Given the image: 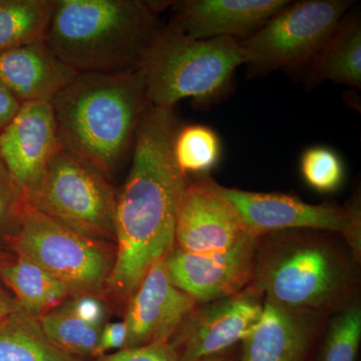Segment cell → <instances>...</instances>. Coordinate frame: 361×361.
<instances>
[{
  "instance_id": "cell-18",
  "label": "cell",
  "mask_w": 361,
  "mask_h": 361,
  "mask_svg": "<svg viewBox=\"0 0 361 361\" xmlns=\"http://www.w3.org/2000/svg\"><path fill=\"white\" fill-rule=\"evenodd\" d=\"M324 80L361 87V23L345 16L322 51L310 61L308 85Z\"/></svg>"
},
{
  "instance_id": "cell-32",
  "label": "cell",
  "mask_w": 361,
  "mask_h": 361,
  "mask_svg": "<svg viewBox=\"0 0 361 361\" xmlns=\"http://www.w3.org/2000/svg\"><path fill=\"white\" fill-rule=\"evenodd\" d=\"M197 361H240L239 348L230 349L224 353H217L206 357L200 358Z\"/></svg>"
},
{
  "instance_id": "cell-24",
  "label": "cell",
  "mask_w": 361,
  "mask_h": 361,
  "mask_svg": "<svg viewBox=\"0 0 361 361\" xmlns=\"http://www.w3.org/2000/svg\"><path fill=\"white\" fill-rule=\"evenodd\" d=\"M47 337L66 353L85 360L96 357L103 327L87 324L71 312L66 301L40 318Z\"/></svg>"
},
{
  "instance_id": "cell-26",
  "label": "cell",
  "mask_w": 361,
  "mask_h": 361,
  "mask_svg": "<svg viewBox=\"0 0 361 361\" xmlns=\"http://www.w3.org/2000/svg\"><path fill=\"white\" fill-rule=\"evenodd\" d=\"M27 210L25 192L0 157V250H6Z\"/></svg>"
},
{
  "instance_id": "cell-23",
  "label": "cell",
  "mask_w": 361,
  "mask_h": 361,
  "mask_svg": "<svg viewBox=\"0 0 361 361\" xmlns=\"http://www.w3.org/2000/svg\"><path fill=\"white\" fill-rule=\"evenodd\" d=\"M173 153L183 174L206 176L217 167L222 157V144L217 133L206 125L192 123L179 127Z\"/></svg>"
},
{
  "instance_id": "cell-12",
  "label": "cell",
  "mask_w": 361,
  "mask_h": 361,
  "mask_svg": "<svg viewBox=\"0 0 361 361\" xmlns=\"http://www.w3.org/2000/svg\"><path fill=\"white\" fill-rule=\"evenodd\" d=\"M256 237L247 234L230 250L195 254L173 247L165 257L172 283L197 303L238 293L253 282Z\"/></svg>"
},
{
  "instance_id": "cell-6",
  "label": "cell",
  "mask_w": 361,
  "mask_h": 361,
  "mask_svg": "<svg viewBox=\"0 0 361 361\" xmlns=\"http://www.w3.org/2000/svg\"><path fill=\"white\" fill-rule=\"evenodd\" d=\"M6 250L44 268L65 285L71 297L106 299V285L116 261L114 244L90 238L28 209L7 241Z\"/></svg>"
},
{
  "instance_id": "cell-22",
  "label": "cell",
  "mask_w": 361,
  "mask_h": 361,
  "mask_svg": "<svg viewBox=\"0 0 361 361\" xmlns=\"http://www.w3.org/2000/svg\"><path fill=\"white\" fill-rule=\"evenodd\" d=\"M361 343V299L330 315L312 361H358Z\"/></svg>"
},
{
  "instance_id": "cell-8",
  "label": "cell",
  "mask_w": 361,
  "mask_h": 361,
  "mask_svg": "<svg viewBox=\"0 0 361 361\" xmlns=\"http://www.w3.org/2000/svg\"><path fill=\"white\" fill-rule=\"evenodd\" d=\"M350 0L289 2L262 27L240 40L251 77L310 63L331 39Z\"/></svg>"
},
{
  "instance_id": "cell-15",
  "label": "cell",
  "mask_w": 361,
  "mask_h": 361,
  "mask_svg": "<svg viewBox=\"0 0 361 361\" xmlns=\"http://www.w3.org/2000/svg\"><path fill=\"white\" fill-rule=\"evenodd\" d=\"M327 318L265 298L258 322L240 343V361H312Z\"/></svg>"
},
{
  "instance_id": "cell-13",
  "label": "cell",
  "mask_w": 361,
  "mask_h": 361,
  "mask_svg": "<svg viewBox=\"0 0 361 361\" xmlns=\"http://www.w3.org/2000/svg\"><path fill=\"white\" fill-rule=\"evenodd\" d=\"M196 304L191 296L172 283L165 258L157 261L126 303L125 348L170 341Z\"/></svg>"
},
{
  "instance_id": "cell-19",
  "label": "cell",
  "mask_w": 361,
  "mask_h": 361,
  "mask_svg": "<svg viewBox=\"0 0 361 361\" xmlns=\"http://www.w3.org/2000/svg\"><path fill=\"white\" fill-rule=\"evenodd\" d=\"M0 279L23 310L35 319H40L71 297L65 285L23 256L16 255L13 262L0 270Z\"/></svg>"
},
{
  "instance_id": "cell-27",
  "label": "cell",
  "mask_w": 361,
  "mask_h": 361,
  "mask_svg": "<svg viewBox=\"0 0 361 361\" xmlns=\"http://www.w3.org/2000/svg\"><path fill=\"white\" fill-rule=\"evenodd\" d=\"M90 361H179L170 342H159L140 348H123Z\"/></svg>"
},
{
  "instance_id": "cell-4",
  "label": "cell",
  "mask_w": 361,
  "mask_h": 361,
  "mask_svg": "<svg viewBox=\"0 0 361 361\" xmlns=\"http://www.w3.org/2000/svg\"><path fill=\"white\" fill-rule=\"evenodd\" d=\"M160 4L56 0L44 40L78 75L139 70L161 28Z\"/></svg>"
},
{
  "instance_id": "cell-17",
  "label": "cell",
  "mask_w": 361,
  "mask_h": 361,
  "mask_svg": "<svg viewBox=\"0 0 361 361\" xmlns=\"http://www.w3.org/2000/svg\"><path fill=\"white\" fill-rule=\"evenodd\" d=\"M78 75L44 39L0 51V80L21 104H51Z\"/></svg>"
},
{
  "instance_id": "cell-3",
  "label": "cell",
  "mask_w": 361,
  "mask_h": 361,
  "mask_svg": "<svg viewBox=\"0 0 361 361\" xmlns=\"http://www.w3.org/2000/svg\"><path fill=\"white\" fill-rule=\"evenodd\" d=\"M51 104L61 149L109 179L132 155L149 104L141 68L78 75Z\"/></svg>"
},
{
  "instance_id": "cell-16",
  "label": "cell",
  "mask_w": 361,
  "mask_h": 361,
  "mask_svg": "<svg viewBox=\"0 0 361 361\" xmlns=\"http://www.w3.org/2000/svg\"><path fill=\"white\" fill-rule=\"evenodd\" d=\"M288 0H183L173 2L170 26L196 39L243 40L267 23Z\"/></svg>"
},
{
  "instance_id": "cell-5",
  "label": "cell",
  "mask_w": 361,
  "mask_h": 361,
  "mask_svg": "<svg viewBox=\"0 0 361 361\" xmlns=\"http://www.w3.org/2000/svg\"><path fill=\"white\" fill-rule=\"evenodd\" d=\"M243 65L240 40L196 39L167 26L161 28L141 70L149 104L173 110L188 97L203 106L221 101Z\"/></svg>"
},
{
  "instance_id": "cell-7",
  "label": "cell",
  "mask_w": 361,
  "mask_h": 361,
  "mask_svg": "<svg viewBox=\"0 0 361 361\" xmlns=\"http://www.w3.org/2000/svg\"><path fill=\"white\" fill-rule=\"evenodd\" d=\"M26 201L28 209L115 245L116 193L110 180L63 149Z\"/></svg>"
},
{
  "instance_id": "cell-2",
  "label": "cell",
  "mask_w": 361,
  "mask_h": 361,
  "mask_svg": "<svg viewBox=\"0 0 361 361\" xmlns=\"http://www.w3.org/2000/svg\"><path fill=\"white\" fill-rule=\"evenodd\" d=\"M360 262L334 233H272L257 240L252 284L288 310L329 317L360 297Z\"/></svg>"
},
{
  "instance_id": "cell-29",
  "label": "cell",
  "mask_w": 361,
  "mask_h": 361,
  "mask_svg": "<svg viewBox=\"0 0 361 361\" xmlns=\"http://www.w3.org/2000/svg\"><path fill=\"white\" fill-rule=\"evenodd\" d=\"M127 342V327L125 322H106L102 329L96 357L108 355L111 350L125 348Z\"/></svg>"
},
{
  "instance_id": "cell-10",
  "label": "cell",
  "mask_w": 361,
  "mask_h": 361,
  "mask_svg": "<svg viewBox=\"0 0 361 361\" xmlns=\"http://www.w3.org/2000/svg\"><path fill=\"white\" fill-rule=\"evenodd\" d=\"M264 294L251 284L233 295L197 303L171 337L179 361L237 348L262 314Z\"/></svg>"
},
{
  "instance_id": "cell-1",
  "label": "cell",
  "mask_w": 361,
  "mask_h": 361,
  "mask_svg": "<svg viewBox=\"0 0 361 361\" xmlns=\"http://www.w3.org/2000/svg\"><path fill=\"white\" fill-rule=\"evenodd\" d=\"M179 129L173 110L149 104L140 123L129 174L116 194V261L106 299L126 303L149 268L175 245L178 208L189 177L176 164Z\"/></svg>"
},
{
  "instance_id": "cell-30",
  "label": "cell",
  "mask_w": 361,
  "mask_h": 361,
  "mask_svg": "<svg viewBox=\"0 0 361 361\" xmlns=\"http://www.w3.org/2000/svg\"><path fill=\"white\" fill-rule=\"evenodd\" d=\"M21 104L0 80V132L13 121L20 111Z\"/></svg>"
},
{
  "instance_id": "cell-25",
  "label": "cell",
  "mask_w": 361,
  "mask_h": 361,
  "mask_svg": "<svg viewBox=\"0 0 361 361\" xmlns=\"http://www.w3.org/2000/svg\"><path fill=\"white\" fill-rule=\"evenodd\" d=\"M301 177L319 194L336 193L345 180V166L334 149L324 146L307 148L301 155Z\"/></svg>"
},
{
  "instance_id": "cell-21",
  "label": "cell",
  "mask_w": 361,
  "mask_h": 361,
  "mask_svg": "<svg viewBox=\"0 0 361 361\" xmlns=\"http://www.w3.org/2000/svg\"><path fill=\"white\" fill-rule=\"evenodd\" d=\"M56 0H0V51L44 39Z\"/></svg>"
},
{
  "instance_id": "cell-14",
  "label": "cell",
  "mask_w": 361,
  "mask_h": 361,
  "mask_svg": "<svg viewBox=\"0 0 361 361\" xmlns=\"http://www.w3.org/2000/svg\"><path fill=\"white\" fill-rule=\"evenodd\" d=\"M61 149L49 103H23L13 121L0 132V157L26 197Z\"/></svg>"
},
{
  "instance_id": "cell-11",
  "label": "cell",
  "mask_w": 361,
  "mask_h": 361,
  "mask_svg": "<svg viewBox=\"0 0 361 361\" xmlns=\"http://www.w3.org/2000/svg\"><path fill=\"white\" fill-rule=\"evenodd\" d=\"M247 235L236 208L208 176L188 180L178 208L175 245L195 254L222 253Z\"/></svg>"
},
{
  "instance_id": "cell-9",
  "label": "cell",
  "mask_w": 361,
  "mask_h": 361,
  "mask_svg": "<svg viewBox=\"0 0 361 361\" xmlns=\"http://www.w3.org/2000/svg\"><path fill=\"white\" fill-rule=\"evenodd\" d=\"M236 208L247 234L259 237L286 230H317L339 235L361 259V200L343 206L306 203L293 195L243 191L221 186Z\"/></svg>"
},
{
  "instance_id": "cell-28",
  "label": "cell",
  "mask_w": 361,
  "mask_h": 361,
  "mask_svg": "<svg viewBox=\"0 0 361 361\" xmlns=\"http://www.w3.org/2000/svg\"><path fill=\"white\" fill-rule=\"evenodd\" d=\"M66 303L73 314L87 324L103 327L106 322H109L110 308L108 306V301L102 297L73 296L66 299Z\"/></svg>"
},
{
  "instance_id": "cell-31",
  "label": "cell",
  "mask_w": 361,
  "mask_h": 361,
  "mask_svg": "<svg viewBox=\"0 0 361 361\" xmlns=\"http://www.w3.org/2000/svg\"><path fill=\"white\" fill-rule=\"evenodd\" d=\"M20 310H23V307L18 299L0 279V322Z\"/></svg>"
},
{
  "instance_id": "cell-33",
  "label": "cell",
  "mask_w": 361,
  "mask_h": 361,
  "mask_svg": "<svg viewBox=\"0 0 361 361\" xmlns=\"http://www.w3.org/2000/svg\"><path fill=\"white\" fill-rule=\"evenodd\" d=\"M14 258H16V255L11 251L0 250V270L8 265L9 263L13 262Z\"/></svg>"
},
{
  "instance_id": "cell-20",
  "label": "cell",
  "mask_w": 361,
  "mask_h": 361,
  "mask_svg": "<svg viewBox=\"0 0 361 361\" xmlns=\"http://www.w3.org/2000/svg\"><path fill=\"white\" fill-rule=\"evenodd\" d=\"M0 361H90L66 353L25 310L0 322Z\"/></svg>"
}]
</instances>
